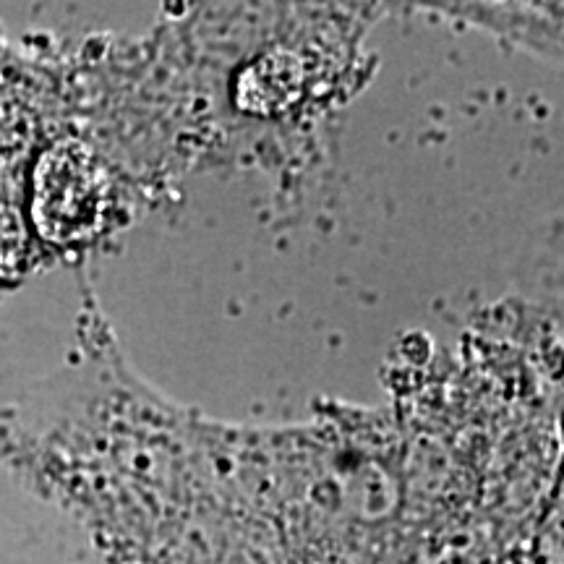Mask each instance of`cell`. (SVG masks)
Returning <instances> with one entry per match:
<instances>
[{"mask_svg":"<svg viewBox=\"0 0 564 564\" xmlns=\"http://www.w3.org/2000/svg\"><path fill=\"white\" fill-rule=\"evenodd\" d=\"M110 181L100 160L79 141H58L42 152L32 175V223L45 241L87 243L102 230Z\"/></svg>","mask_w":564,"mask_h":564,"instance_id":"1","label":"cell"},{"mask_svg":"<svg viewBox=\"0 0 564 564\" xmlns=\"http://www.w3.org/2000/svg\"><path fill=\"white\" fill-rule=\"evenodd\" d=\"M282 63H285V55H272V58H264L259 61L257 66L246 70L243 76V87H253V84H259V89H262V95H259V110H278V108H288L291 100L295 97V89H299V84H295V61L288 66L285 70L280 74Z\"/></svg>","mask_w":564,"mask_h":564,"instance_id":"2","label":"cell"},{"mask_svg":"<svg viewBox=\"0 0 564 564\" xmlns=\"http://www.w3.org/2000/svg\"><path fill=\"white\" fill-rule=\"evenodd\" d=\"M30 257V232L11 204L0 202V282L17 280Z\"/></svg>","mask_w":564,"mask_h":564,"instance_id":"3","label":"cell"}]
</instances>
